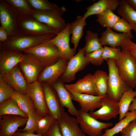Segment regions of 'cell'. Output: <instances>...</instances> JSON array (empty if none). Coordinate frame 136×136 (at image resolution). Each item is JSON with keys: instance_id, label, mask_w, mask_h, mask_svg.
Wrapping results in <instances>:
<instances>
[{"instance_id": "1", "label": "cell", "mask_w": 136, "mask_h": 136, "mask_svg": "<svg viewBox=\"0 0 136 136\" xmlns=\"http://www.w3.org/2000/svg\"><path fill=\"white\" fill-rule=\"evenodd\" d=\"M56 34H49L39 36L28 35L19 32L9 36L5 42L0 44L1 48L9 49L21 52L35 46L45 41L52 39Z\"/></svg>"}, {"instance_id": "2", "label": "cell", "mask_w": 136, "mask_h": 136, "mask_svg": "<svg viewBox=\"0 0 136 136\" xmlns=\"http://www.w3.org/2000/svg\"><path fill=\"white\" fill-rule=\"evenodd\" d=\"M109 74L107 95L112 100L118 102L123 93L130 88L121 77L115 61H107Z\"/></svg>"}, {"instance_id": "3", "label": "cell", "mask_w": 136, "mask_h": 136, "mask_svg": "<svg viewBox=\"0 0 136 136\" xmlns=\"http://www.w3.org/2000/svg\"><path fill=\"white\" fill-rule=\"evenodd\" d=\"M119 59L115 61L121 77L131 88L136 87V60L122 46Z\"/></svg>"}, {"instance_id": "4", "label": "cell", "mask_w": 136, "mask_h": 136, "mask_svg": "<svg viewBox=\"0 0 136 136\" xmlns=\"http://www.w3.org/2000/svg\"><path fill=\"white\" fill-rule=\"evenodd\" d=\"M23 52L33 55L45 67L55 63L61 58L57 48L50 40H46Z\"/></svg>"}, {"instance_id": "5", "label": "cell", "mask_w": 136, "mask_h": 136, "mask_svg": "<svg viewBox=\"0 0 136 136\" xmlns=\"http://www.w3.org/2000/svg\"><path fill=\"white\" fill-rule=\"evenodd\" d=\"M64 6L54 10L39 11L35 10L32 17L40 22L57 30L59 32L67 25L62 16L66 11Z\"/></svg>"}, {"instance_id": "6", "label": "cell", "mask_w": 136, "mask_h": 136, "mask_svg": "<svg viewBox=\"0 0 136 136\" xmlns=\"http://www.w3.org/2000/svg\"><path fill=\"white\" fill-rule=\"evenodd\" d=\"M76 119L82 131L89 136H99L103 130L112 126L111 122L99 121L91 116L89 113L83 112L80 109Z\"/></svg>"}, {"instance_id": "7", "label": "cell", "mask_w": 136, "mask_h": 136, "mask_svg": "<svg viewBox=\"0 0 136 136\" xmlns=\"http://www.w3.org/2000/svg\"><path fill=\"white\" fill-rule=\"evenodd\" d=\"M19 17L17 12L5 0H0V20L1 26L5 29L9 36L20 32Z\"/></svg>"}, {"instance_id": "8", "label": "cell", "mask_w": 136, "mask_h": 136, "mask_svg": "<svg viewBox=\"0 0 136 136\" xmlns=\"http://www.w3.org/2000/svg\"><path fill=\"white\" fill-rule=\"evenodd\" d=\"M20 31L33 36H39L59 32L55 29L40 22L32 17L19 18Z\"/></svg>"}, {"instance_id": "9", "label": "cell", "mask_w": 136, "mask_h": 136, "mask_svg": "<svg viewBox=\"0 0 136 136\" xmlns=\"http://www.w3.org/2000/svg\"><path fill=\"white\" fill-rule=\"evenodd\" d=\"M83 48L79 49L76 55L69 61L66 69L59 78L61 82H69L74 80L76 73L82 70L89 63L85 57Z\"/></svg>"}, {"instance_id": "10", "label": "cell", "mask_w": 136, "mask_h": 136, "mask_svg": "<svg viewBox=\"0 0 136 136\" xmlns=\"http://www.w3.org/2000/svg\"><path fill=\"white\" fill-rule=\"evenodd\" d=\"M26 92L33 101L37 113L41 117H44L49 113L41 82L37 81L28 83Z\"/></svg>"}, {"instance_id": "11", "label": "cell", "mask_w": 136, "mask_h": 136, "mask_svg": "<svg viewBox=\"0 0 136 136\" xmlns=\"http://www.w3.org/2000/svg\"><path fill=\"white\" fill-rule=\"evenodd\" d=\"M69 61L61 57L55 63L45 67L39 74L37 80L52 85L65 71Z\"/></svg>"}, {"instance_id": "12", "label": "cell", "mask_w": 136, "mask_h": 136, "mask_svg": "<svg viewBox=\"0 0 136 136\" xmlns=\"http://www.w3.org/2000/svg\"><path fill=\"white\" fill-rule=\"evenodd\" d=\"M24 53L23 59L19 63L28 83L37 81L39 73L44 66L31 54Z\"/></svg>"}, {"instance_id": "13", "label": "cell", "mask_w": 136, "mask_h": 136, "mask_svg": "<svg viewBox=\"0 0 136 136\" xmlns=\"http://www.w3.org/2000/svg\"><path fill=\"white\" fill-rule=\"evenodd\" d=\"M70 23H69L64 29L58 33L54 38L50 40L57 48L61 57L69 61L75 55L76 52L70 46Z\"/></svg>"}, {"instance_id": "14", "label": "cell", "mask_w": 136, "mask_h": 136, "mask_svg": "<svg viewBox=\"0 0 136 136\" xmlns=\"http://www.w3.org/2000/svg\"><path fill=\"white\" fill-rule=\"evenodd\" d=\"M0 54V74L10 71L24 59V54L21 52L1 48Z\"/></svg>"}, {"instance_id": "15", "label": "cell", "mask_w": 136, "mask_h": 136, "mask_svg": "<svg viewBox=\"0 0 136 136\" xmlns=\"http://www.w3.org/2000/svg\"><path fill=\"white\" fill-rule=\"evenodd\" d=\"M27 118L16 115L0 116V136H12L19 127L26 124Z\"/></svg>"}, {"instance_id": "16", "label": "cell", "mask_w": 136, "mask_h": 136, "mask_svg": "<svg viewBox=\"0 0 136 136\" xmlns=\"http://www.w3.org/2000/svg\"><path fill=\"white\" fill-rule=\"evenodd\" d=\"M119 113L118 102L112 100L107 95L103 98L102 105L98 110L89 113L97 120L105 121L116 118Z\"/></svg>"}, {"instance_id": "17", "label": "cell", "mask_w": 136, "mask_h": 136, "mask_svg": "<svg viewBox=\"0 0 136 136\" xmlns=\"http://www.w3.org/2000/svg\"><path fill=\"white\" fill-rule=\"evenodd\" d=\"M43 87L46 104L49 113L58 121L65 112L61 105L57 94L49 85L43 83Z\"/></svg>"}, {"instance_id": "18", "label": "cell", "mask_w": 136, "mask_h": 136, "mask_svg": "<svg viewBox=\"0 0 136 136\" xmlns=\"http://www.w3.org/2000/svg\"><path fill=\"white\" fill-rule=\"evenodd\" d=\"M69 91L72 100L78 102L80 109L86 113L93 112L96 109L99 108L102 105L103 98L106 96H98Z\"/></svg>"}, {"instance_id": "19", "label": "cell", "mask_w": 136, "mask_h": 136, "mask_svg": "<svg viewBox=\"0 0 136 136\" xmlns=\"http://www.w3.org/2000/svg\"><path fill=\"white\" fill-rule=\"evenodd\" d=\"M63 136H85L76 118L64 112L57 121Z\"/></svg>"}, {"instance_id": "20", "label": "cell", "mask_w": 136, "mask_h": 136, "mask_svg": "<svg viewBox=\"0 0 136 136\" xmlns=\"http://www.w3.org/2000/svg\"><path fill=\"white\" fill-rule=\"evenodd\" d=\"M101 35L99 40L102 45L113 47H120L125 40H131L133 38L131 32L117 33L110 28H107Z\"/></svg>"}, {"instance_id": "21", "label": "cell", "mask_w": 136, "mask_h": 136, "mask_svg": "<svg viewBox=\"0 0 136 136\" xmlns=\"http://www.w3.org/2000/svg\"><path fill=\"white\" fill-rule=\"evenodd\" d=\"M0 74L4 81L13 87L15 91L26 94V90L28 83L17 65L9 72Z\"/></svg>"}, {"instance_id": "22", "label": "cell", "mask_w": 136, "mask_h": 136, "mask_svg": "<svg viewBox=\"0 0 136 136\" xmlns=\"http://www.w3.org/2000/svg\"><path fill=\"white\" fill-rule=\"evenodd\" d=\"M64 85L69 91L96 96V87L93 75L91 74H87L74 84H64Z\"/></svg>"}, {"instance_id": "23", "label": "cell", "mask_w": 136, "mask_h": 136, "mask_svg": "<svg viewBox=\"0 0 136 136\" xmlns=\"http://www.w3.org/2000/svg\"><path fill=\"white\" fill-rule=\"evenodd\" d=\"M52 86L57 94L61 106L63 108H66L72 115L77 116L78 110L73 104L71 94L65 88L64 83L59 80L52 85Z\"/></svg>"}, {"instance_id": "24", "label": "cell", "mask_w": 136, "mask_h": 136, "mask_svg": "<svg viewBox=\"0 0 136 136\" xmlns=\"http://www.w3.org/2000/svg\"><path fill=\"white\" fill-rule=\"evenodd\" d=\"M120 2L118 0H99L86 8V11L83 17L86 19L90 16L97 15L109 10L113 11L117 10Z\"/></svg>"}, {"instance_id": "25", "label": "cell", "mask_w": 136, "mask_h": 136, "mask_svg": "<svg viewBox=\"0 0 136 136\" xmlns=\"http://www.w3.org/2000/svg\"><path fill=\"white\" fill-rule=\"evenodd\" d=\"M11 98L16 102L20 109L27 116L37 112L33 101L27 94L14 91Z\"/></svg>"}, {"instance_id": "26", "label": "cell", "mask_w": 136, "mask_h": 136, "mask_svg": "<svg viewBox=\"0 0 136 136\" xmlns=\"http://www.w3.org/2000/svg\"><path fill=\"white\" fill-rule=\"evenodd\" d=\"M86 24V19L81 16H78L75 20L70 23V33L72 35L71 42L73 44V48L76 52L79 42L83 36V29Z\"/></svg>"}, {"instance_id": "27", "label": "cell", "mask_w": 136, "mask_h": 136, "mask_svg": "<svg viewBox=\"0 0 136 136\" xmlns=\"http://www.w3.org/2000/svg\"><path fill=\"white\" fill-rule=\"evenodd\" d=\"M117 14L131 25L136 34V11L128 3L127 0H121L116 10Z\"/></svg>"}, {"instance_id": "28", "label": "cell", "mask_w": 136, "mask_h": 136, "mask_svg": "<svg viewBox=\"0 0 136 136\" xmlns=\"http://www.w3.org/2000/svg\"><path fill=\"white\" fill-rule=\"evenodd\" d=\"M136 97V92L130 88L125 91L118 102L119 109V121L124 118L129 112V108L132 101Z\"/></svg>"}, {"instance_id": "29", "label": "cell", "mask_w": 136, "mask_h": 136, "mask_svg": "<svg viewBox=\"0 0 136 136\" xmlns=\"http://www.w3.org/2000/svg\"><path fill=\"white\" fill-rule=\"evenodd\" d=\"M108 75L105 72L97 70L93 75V81L96 89V96H103L107 95Z\"/></svg>"}, {"instance_id": "30", "label": "cell", "mask_w": 136, "mask_h": 136, "mask_svg": "<svg viewBox=\"0 0 136 136\" xmlns=\"http://www.w3.org/2000/svg\"><path fill=\"white\" fill-rule=\"evenodd\" d=\"M136 119V110L129 112L125 117L110 129H107L101 136H114L125 127L131 122Z\"/></svg>"}, {"instance_id": "31", "label": "cell", "mask_w": 136, "mask_h": 136, "mask_svg": "<svg viewBox=\"0 0 136 136\" xmlns=\"http://www.w3.org/2000/svg\"><path fill=\"white\" fill-rule=\"evenodd\" d=\"M99 38L97 33L89 30L86 31L85 38V45L83 48L85 55L103 48V46L99 42Z\"/></svg>"}, {"instance_id": "32", "label": "cell", "mask_w": 136, "mask_h": 136, "mask_svg": "<svg viewBox=\"0 0 136 136\" xmlns=\"http://www.w3.org/2000/svg\"><path fill=\"white\" fill-rule=\"evenodd\" d=\"M15 9L19 18L32 17L34 10L27 0H5Z\"/></svg>"}, {"instance_id": "33", "label": "cell", "mask_w": 136, "mask_h": 136, "mask_svg": "<svg viewBox=\"0 0 136 136\" xmlns=\"http://www.w3.org/2000/svg\"><path fill=\"white\" fill-rule=\"evenodd\" d=\"M6 115H18L28 117V116L22 111L16 102L12 98L0 104V116Z\"/></svg>"}, {"instance_id": "34", "label": "cell", "mask_w": 136, "mask_h": 136, "mask_svg": "<svg viewBox=\"0 0 136 136\" xmlns=\"http://www.w3.org/2000/svg\"><path fill=\"white\" fill-rule=\"evenodd\" d=\"M96 21L101 26L106 28L112 29L120 18L112 10H109L96 15Z\"/></svg>"}, {"instance_id": "35", "label": "cell", "mask_w": 136, "mask_h": 136, "mask_svg": "<svg viewBox=\"0 0 136 136\" xmlns=\"http://www.w3.org/2000/svg\"><path fill=\"white\" fill-rule=\"evenodd\" d=\"M56 121L49 113L44 117H41L38 122L36 134L42 136H47Z\"/></svg>"}, {"instance_id": "36", "label": "cell", "mask_w": 136, "mask_h": 136, "mask_svg": "<svg viewBox=\"0 0 136 136\" xmlns=\"http://www.w3.org/2000/svg\"><path fill=\"white\" fill-rule=\"evenodd\" d=\"M35 10L39 11H47L56 9L59 7L55 4L47 0H27Z\"/></svg>"}, {"instance_id": "37", "label": "cell", "mask_w": 136, "mask_h": 136, "mask_svg": "<svg viewBox=\"0 0 136 136\" xmlns=\"http://www.w3.org/2000/svg\"><path fill=\"white\" fill-rule=\"evenodd\" d=\"M121 51L120 47H113L104 46L102 53V58L107 61L109 59L117 60L120 57Z\"/></svg>"}, {"instance_id": "38", "label": "cell", "mask_w": 136, "mask_h": 136, "mask_svg": "<svg viewBox=\"0 0 136 136\" xmlns=\"http://www.w3.org/2000/svg\"><path fill=\"white\" fill-rule=\"evenodd\" d=\"M37 112L28 116V120L25 127L18 130L29 133L36 132L38 121L41 117Z\"/></svg>"}, {"instance_id": "39", "label": "cell", "mask_w": 136, "mask_h": 136, "mask_svg": "<svg viewBox=\"0 0 136 136\" xmlns=\"http://www.w3.org/2000/svg\"><path fill=\"white\" fill-rule=\"evenodd\" d=\"M14 91L4 81L0 74V104L11 98L12 94Z\"/></svg>"}, {"instance_id": "40", "label": "cell", "mask_w": 136, "mask_h": 136, "mask_svg": "<svg viewBox=\"0 0 136 136\" xmlns=\"http://www.w3.org/2000/svg\"><path fill=\"white\" fill-rule=\"evenodd\" d=\"M103 50V48L98 50L85 54V57L86 59L89 63L95 66L101 65L104 61L102 57Z\"/></svg>"}, {"instance_id": "41", "label": "cell", "mask_w": 136, "mask_h": 136, "mask_svg": "<svg viewBox=\"0 0 136 136\" xmlns=\"http://www.w3.org/2000/svg\"><path fill=\"white\" fill-rule=\"evenodd\" d=\"M112 29L123 33L131 32L132 30L130 25L125 20L121 18L116 23Z\"/></svg>"}, {"instance_id": "42", "label": "cell", "mask_w": 136, "mask_h": 136, "mask_svg": "<svg viewBox=\"0 0 136 136\" xmlns=\"http://www.w3.org/2000/svg\"><path fill=\"white\" fill-rule=\"evenodd\" d=\"M120 133V135L116 136H136V119L131 122Z\"/></svg>"}, {"instance_id": "43", "label": "cell", "mask_w": 136, "mask_h": 136, "mask_svg": "<svg viewBox=\"0 0 136 136\" xmlns=\"http://www.w3.org/2000/svg\"><path fill=\"white\" fill-rule=\"evenodd\" d=\"M121 46L125 48L136 60V43L132 42L131 40L128 39L125 40Z\"/></svg>"}, {"instance_id": "44", "label": "cell", "mask_w": 136, "mask_h": 136, "mask_svg": "<svg viewBox=\"0 0 136 136\" xmlns=\"http://www.w3.org/2000/svg\"><path fill=\"white\" fill-rule=\"evenodd\" d=\"M47 136H63L57 121L54 123Z\"/></svg>"}, {"instance_id": "45", "label": "cell", "mask_w": 136, "mask_h": 136, "mask_svg": "<svg viewBox=\"0 0 136 136\" xmlns=\"http://www.w3.org/2000/svg\"><path fill=\"white\" fill-rule=\"evenodd\" d=\"M9 36L5 28L1 26L0 27V41L1 43L6 42L8 39Z\"/></svg>"}, {"instance_id": "46", "label": "cell", "mask_w": 136, "mask_h": 136, "mask_svg": "<svg viewBox=\"0 0 136 136\" xmlns=\"http://www.w3.org/2000/svg\"><path fill=\"white\" fill-rule=\"evenodd\" d=\"M12 136H42L38 134H35L34 133H29L26 132L18 130Z\"/></svg>"}, {"instance_id": "47", "label": "cell", "mask_w": 136, "mask_h": 136, "mask_svg": "<svg viewBox=\"0 0 136 136\" xmlns=\"http://www.w3.org/2000/svg\"><path fill=\"white\" fill-rule=\"evenodd\" d=\"M128 110L130 111L136 110V97L134 98L131 103L129 107Z\"/></svg>"}, {"instance_id": "48", "label": "cell", "mask_w": 136, "mask_h": 136, "mask_svg": "<svg viewBox=\"0 0 136 136\" xmlns=\"http://www.w3.org/2000/svg\"><path fill=\"white\" fill-rule=\"evenodd\" d=\"M132 7L136 11V0H127Z\"/></svg>"}, {"instance_id": "49", "label": "cell", "mask_w": 136, "mask_h": 136, "mask_svg": "<svg viewBox=\"0 0 136 136\" xmlns=\"http://www.w3.org/2000/svg\"><path fill=\"white\" fill-rule=\"evenodd\" d=\"M135 91L136 92V88H135Z\"/></svg>"}, {"instance_id": "50", "label": "cell", "mask_w": 136, "mask_h": 136, "mask_svg": "<svg viewBox=\"0 0 136 136\" xmlns=\"http://www.w3.org/2000/svg\"><path fill=\"white\" fill-rule=\"evenodd\" d=\"M101 136V135H100V136Z\"/></svg>"}]
</instances>
